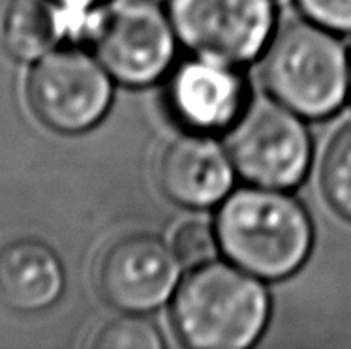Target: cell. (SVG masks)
<instances>
[{
    "label": "cell",
    "instance_id": "1",
    "mask_svg": "<svg viewBox=\"0 0 351 349\" xmlns=\"http://www.w3.org/2000/svg\"><path fill=\"white\" fill-rule=\"evenodd\" d=\"M215 229L223 256L265 280L299 271L314 243L312 221L301 203L265 186L231 192L216 214Z\"/></svg>",
    "mask_w": 351,
    "mask_h": 349
},
{
    "label": "cell",
    "instance_id": "2",
    "mask_svg": "<svg viewBox=\"0 0 351 349\" xmlns=\"http://www.w3.org/2000/svg\"><path fill=\"white\" fill-rule=\"evenodd\" d=\"M271 299L258 276L230 261L190 271L173 297V325L194 349H244L263 335Z\"/></svg>",
    "mask_w": 351,
    "mask_h": 349
},
{
    "label": "cell",
    "instance_id": "3",
    "mask_svg": "<svg viewBox=\"0 0 351 349\" xmlns=\"http://www.w3.org/2000/svg\"><path fill=\"white\" fill-rule=\"evenodd\" d=\"M269 94L306 119L337 111L350 91V57L344 45L314 21H287L269 40L261 58Z\"/></svg>",
    "mask_w": 351,
    "mask_h": 349
},
{
    "label": "cell",
    "instance_id": "4",
    "mask_svg": "<svg viewBox=\"0 0 351 349\" xmlns=\"http://www.w3.org/2000/svg\"><path fill=\"white\" fill-rule=\"evenodd\" d=\"M85 34L111 77L145 86L171 68L177 34L154 0H106L86 17Z\"/></svg>",
    "mask_w": 351,
    "mask_h": 349
},
{
    "label": "cell",
    "instance_id": "5",
    "mask_svg": "<svg viewBox=\"0 0 351 349\" xmlns=\"http://www.w3.org/2000/svg\"><path fill=\"white\" fill-rule=\"evenodd\" d=\"M226 149L246 182L276 190L299 184L312 158V141L301 115L273 96L246 101L228 130Z\"/></svg>",
    "mask_w": 351,
    "mask_h": 349
},
{
    "label": "cell",
    "instance_id": "6",
    "mask_svg": "<svg viewBox=\"0 0 351 349\" xmlns=\"http://www.w3.org/2000/svg\"><path fill=\"white\" fill-rule=\"evenodd\" d=\"M165 10L195 57L233 66L265 49L276 19L274 0H167Z\"/></svg>",
    "mask_w": 351,
    "mask_h": 349
},
{
    "label": "cell",
    "instance_id": "7",
    "mask_svg": "<svg viewBox=\"0 0 351 349\" xmlns=\"http://www.w3.org/2000/svg\"><path fill=\"white\" fill-rule=\"evenodd\" d=\"M27 91L38 119L68 134L93 128L113 94L109 71L79 51H58L43 58L30 73Z\"/></svg>",
    "mask_w": 351,
    "mask_h": 349
},
{
    "label": "cell",
    "instance_id": "8",
    "mask_svg": "<svg viewBox=\"0 0 351 349\" xmlns=\"http://www.w3.org/2000/svg\"><path fill=\"white\" fill-rule=\"evenodd\" d=\"M180 261L154 235L121 239L101 257L98 282L104 299L124 314L152 312L177 291Z\"/></svg>",
    "mask_w": 351,
    "mask_h": 349
},
{
    "label": "cell",
    "instance_id": "9",
    "mask_svg": "<svg viewBox=\"0 0 351 349\" xmlns=\"http://www.w3.org/2000/svg\"><path fill=\"white\" fill-rule=\"evenodd\" d=\"M246 83L237 66L195 57L175 68L167 85L173 117L190 132L230 128L246 106Z\"/></svg>",
    "mask_w": 351,
    "mask_h": 349
},
{
    "label": "cell",
    "instance_id": "10",
    "mask_svg": "<svg viewBox=\"0 0 351 349\" xmlns=\"http://www.w3.org/2000/svg\"><path fill=\"white\" fill-rule=\"evenodd\" d=\"M235 173L228 149L201 132L173 139L158 165L160 188L173 203L186 208L222 203L231 193Z\"/></svg>",
    "mask_w": 351,
    "mask_h": 349
},
{
    "label": "cell",
    "instance_id": "11",
    "mask_svg": "<svg viewBox=\"0 0 351 349\" xmlns=\"http://www.w3.org/2000/svg\"><path fill=\"white\" fill-rule=\"evenodd\" d=\"M62 287V265L47 244L17 239L0 248V300L8 308L38 312L51 306Z\"/></svg>",
    "mask_w": 351,
    "mask_h": 349
},
{
    "label": "cell",
    "instance_id": "12",
    "mask_svg": "<svg viewBox=\"0 0 351 349\" xmlns=\"http://www.w3.org/2000/svg\"><path fill=\"white\" fill-rule=\"evenodd\" d=\"M60 21L49 0H2L0 47L19 60H32L57 40Z\"/></svg>",
    "mask_w": 351,
    "mask_h": 349
},
{
    "label": "cell",
    "instance_id": "13",
    "mask_svg": "<svg viewBox=\"0 0 351 349\" xmlns=\"http://www.w3.org/2000/svg\"><path fill=\"white\" fill-rule=\"evenodd\" d=\"M322 190L330 207L351 221V121L338 130L327 147L322 165Z\"/></svg>",
    "mask_w": 351,
    "mask_h": 349
},
{
    "label": "cell",
    "instance_id": "14",
    "mask_svg": "<svg viewBox=\"0 0 351 349\" xmlns=\"http://www.w3.org/2000/svg\"><path fill=\"white\" fill-rule=\"evenodd\" d=\"M94 348L100 349H160L164 338L154 323L139 314L126 312L117 320H111L98 330Z\"/></svg>",
    "mask_w": 351,
    "mask_h": 349
},
{
    "label": "cell",
    "instance_id": "15",
    "mask_svg": "<svg viewBox=\"0 0 351 349\" xmlns=\"http://www.w3.org/2000/svg\"><path fill=\"white\" fill-rule=\"evenodd\" d=\"M171 250L182 267L195 269L215 261L220 250L216 229L203 220H186L173 231Z\"/></svg>",
    "mask_w": 351,
    "mask_h": 349
},
{
    "label": "cell",
    "instance_id": "16",
    "mask_svg": "<svg viewBox=\"0 0 351 349\" xmlns=\"http://www.w3.org/2000/svg\"><path fill=\"white\" fill-rule=\"evenodd\" d=\"M302 15L332 32H351V0H295Z\"/></svg>",
    "mask_w": 351,
    "mask_h": 349
},
{
    "label": "cell",
    "instance_id": "17",
    "mask_svg": "<svg viewBox=\"0 0 351 349\" xmlns=\"http://www.w3.org/2000/svg\"><path fill=\"white\" fill-rule=\"evenodd\" d=\"M64 4H72V6H88V4H96L100 0H60Z\"/></svg>",
    "mask_w": 351,
    "mask_h": 349
},
{
    "label": "cell",
    "instance_id": "18",
    "mask_svg": "<svg viewBox=\"0 0 351 349\" xmlns=\"http://www.w3.org/2000/svg\"><path fill=\"white\" fill-rule=\"evenodd\" d=\"M350 91H351V55H350Z\"/></svg>",
    "mask_w": 351,
    "mask_h": 349
}]
</instances>
